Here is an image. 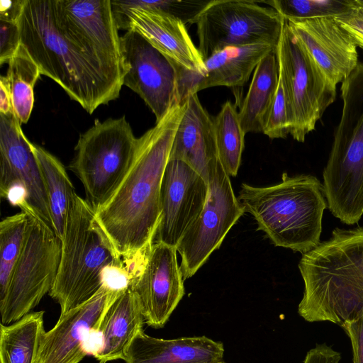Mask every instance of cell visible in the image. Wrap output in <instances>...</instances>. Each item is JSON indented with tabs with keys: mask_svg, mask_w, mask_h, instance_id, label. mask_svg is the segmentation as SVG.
<instances>
[{
	"mask_svg": "<svg viewBox=\"0 0 363 363\" xmlns=\"http://www.w3.org/2000/svg\"><path fill=\"white\" fill-rule=\"evenodd\" d=\"M218 157L228 176L235 177L241 164L245 135L238 112L230 101L224 103L213 118Z\"/></svg>",
	"mask_w": 363,
	"mask_h": 363,
	"instance_id": "obj_28",
	"label": "cell"
},
{
	"mask_svg": "<svg viewBox=\"0 0 363 363\" xmlns=\"http://www.w3.org/2000/svg\"><path fill=\"white\" fill-rule=\"evenodd\" d=\"M184 104L169 160L186 163L207 181L209 165L219 158L213 119L201 105L197 94H189Z\"/></svg>",
	"mask_w": 363,
	"mask_h": 363,
	"instance_id": "obj_20",
	"label": "cell"
},
{
	"mask_svg": "<svg viewBox=\"0 0 363 363\" xmlns=\"http://www.w3.org/2000/svg\"><path fill=\"white\" fill-rule=\"evenodd\" d=\"M44 311L32 312L0 325V363H36L45 333Z\"/></svg>",
	"mask_w": 363,
	"mask_h": 363,
	"instance_id": "obj_26",
	"label": "cell"
},
{
	"mask_svg": "<svg viewBox=\"0 0 363 363\" xmlns=\"http://www.w3.org/2000/svg\"><path fill=\"white\" fill-rule=\"evenodd\" d=\"M121 292L101 286L82 305L60 315L55 325L45 332L36 363H79L86 356L84 341L94 328L100 327L107 308Z\"/></svg>",
	"mask_w": 363,
	"mask_h": 363,
	"instance_id": "obj_17",
	"label": "cell"
},
{
	"mask_svg": "<svg viewBox=\"0 0 363 363\" xmlns=\"http://www.w3.org/2000/svg\"><path fill=\"white\" fill-rule=\"evenodd\" d=\"M285 20L259 2L208 1L197 16L198 50L203 60L230 47L257 43L277 46Z\"/></svg>",
	"mask_w": 363,
	"mask_h": 363,
	"instance_id": "obj_8",
	"label": "cell"
},
{
	"mask_svg": "<svg viewBox=\"0 0 363 363\" xmlns=\"http://www.w3.org/2000/svg\"><path fill=\"white\" fill-rule=\"evenodd\" d=\"M8 65L6 76L10 84L13 113L21 124L26 123L33 108V89L42 74L21 44Z\"/></svg>",
	"mask_w": 363,
	"mask_h": 363,
	"instance_id": "obj_27",
	"label": "cell"
},
{
	"mask_svg": "<svg viewBox=\"0 0 363 363\" xmlns=\"http://www.w3.org/2000/svg\"><path fill=\"white\" fill-rule=\"evenodd\" d=\"M208 194L206 180L186 163L168 160L160 188V218L153 242L176 247L203 210Z\"/></svg>",
	"mask_w": 363,
	"mask_h": 363,
	"instance_id": "obj_13",
	"label": "cell"
},
{
	"mask_svg": "<svg viewBox=\"0 0 363 363\" xmlns=\"http://www.w3.org/2000/svg\"><path fill=\"white\" fill-rule=\"evenodd\" d=\"M294 126L293 116L284 87L279 77L277 90L262 132L271 139L286 138Z\"/></svg>",
	"mask_w": 363,
	"mask_h": 363,
	"instance_id": "obj_31",
	"label": "cell"
},
{
	"mask_svg": "<svg viewBox=\"0 0 363 363\" xmlns=\"http://www.w3.org/2000/svg\"><path fill=\"white\" fill-rule=\"evenodd\" d=\"M57 274L49 295L60 315L91 298L101 287L104 267L122 262L86 199L74 197L61 240Z\"/></svg>",
	"mask_w": 363,
	"mask_h": 363,
	"instance_id": "obj_5",
	"label": "cell"
},
{
	"mask_svg": "<svg viewBox=\"0 0 363 363\" xmlns=\"http://www.w3.org/2000/svg\"><path fill=\"white\" fill-rule=\"evenodd\" d=\"M334 18L363 50V0H352L350 7Z\"/></svg>",
	"mask_w": 363,
	"mask_h": 363,
	"instance_id": "obj_33",
	"label": "cell"
},
{
	"mask_svg": "<svg viewBox=\"0 0 363 363\" xmlns=\"http://www.w3.org/2000/svg\"><path fill=\"white\" fill-rule=\"evenodd\" d=\"M286 21L291 31L334 86L342 83L357 67L359 63L357 46L334 18Z\"/></svg>",
	"mask_w": 363,
	"mask_h": 363,
	"instance_id": "obj_18",
	"label": "cell"
},
{
	"mask_svg": "<svg viewBox=\"0 0 363 363\" xmlns=\"http://www.w3.org/2000/svg\"><path fill=\"white\" fill-rule=\"evenodd\" d=\"M144 323L137 296L129 286L116 298L103 316L99 328L103 347L95 358L99 363L124 360L129 345L143 330Z\"/></svg>",
	"mask_w": 363,
	"mask_h": 363,
	"instance_id": "obj_22",
	"label": "cell"
},
{
	"mask_svg": "<svg viewBox=\"0 0 363 363\" xmlns=\"http://www.w3.org/2000/svg\"><path fill=\"white\" fill-rule=\"evenodd\" d=\"M224 346L205 335L174 339L149 336L140 331L129 345L125 363H220Z\"/></svg>",
	"mask_w": 363,
	"mask_h": 363,
	"instance_id": "obj_21",
	"label": "cell"
},
{
	"mask_svg": "<svg viewBox=\"0 0 363 363\" xmlns=\"http://www.w3.org/2000/svg\"><path fill=\"white\" fill-rule=\"evenodd\" d=\"M13 113L10 84L6 76L0 77V114Z\"/></svg>",
	"mask_w": 363,
	"mask_h": 363,
	"instance_id": "obj_38",
	"label": "cell"
},
{
	"mask_svg": "<svg viewBox=\"0 0 363 363\" xmlns=\"http://www.w3.org/2000/svg\"><path fill=\"white\" fill-rule=\"evenodd\" d=\"M281 79L289 101L294 126L291 135L303 143L336 98L327 79L285 20L276 48Z\"/></svg>",
	"mask_w": 363,
	"mask_h": 363,
	"instance_id": "obj_9",
	"label": "cell"
},
{
	"mask_svg": "<svg viewBox=\"0 0 363 363\" xmlns=\"http://www.w3.org/2000/svg\"><path fill=\"white\" fill-rule=\"evenodd\" d=\"M25 0H1L0 20L18 21Z\"/></svg>",
	"mask_w": 363,
	"mask_h": 363,
	"instance_id": "obj_37",
	"label": "cell"
},
{
	"mask_svg": "<svg viewBox=\"0 0 363 363\" xmlns=\"http://www.w3.org/2000/svg\"><path fill=\"white\" fill-rule=\"evenodd\" d=\"M207 182L205 206L176 247L182 258L179 267L184 280L196 274L245 213L219 158L209 165Z\"/></svg>",
	"mask_w": 363,
	"mask_h": 363,
	"instance_id": "obj_11",
	"label": "cell"
},
{
	"mask_svg": "<svg viewBox=\"0 0 363 363\" xmlns=\"http://www.w3.org/2000/svg\"><path fill=\"white\" fill-rule=\"evenodd\" d=\"M0 195L15 186L23 187L31 212L52 230L50 208L41 172L14 113L0 114Z\"/></svg>",
	"mask_w": 363,
	"mask_h": 363,
	"instance_id": "obj_14",
	"label": "cell"
},
{
	"mask_svg": "<svg viewBox=\"0 0 363 363\" xmlns=\"http://www.w3.org/2000/svg\"><path fill=\"white\" fill-rule=\"evenodd\" d=\"M132 280L123 260L121 263L106 266L101 273V286L114 292H122L128 289Z\"/></svg>",
	"mask_w": 363,
	"mask_h": 363,
	"instance_id": "obj_36",
	"label": "cell"
},
{
	"mask_svg": "<svg viewBox=\"0 0 363 363\" xmlns=\"http://www.w3.org/2000/svg\"><path fill=\"white\" fill-rule=\"evenodd\" d=\"M279 67L276 50L256 67L248 91L239 111L244 133L262 132L279 83Z\"/></svg>",
	"mask_w": 363,
	"mask_h": 363,
	"instance_id": "obj_24",
	"label": "cell"
},
{
	"mask_svg": "<svg viewBox=\"0 0 363 363\" xmlns=\"http://www.w3.org/2000/svg\"><path fill=\"white\" fill-rule=\"evenodd\" d=\"M29 225V216L23 211L4 218L0 223V301L8 291L21 257Z\"/></svg>",
	"mask_w": 363,
	"mask_h": 363,
	"instance_id": "obj_29",
	"label": "cell"
},
{
	"mask_svg": "<svg viewBox=\"0 0 363 363\" xmlns=\"http://www.w3.org/2000/svg\"><path fill=\"white\" fill-rule=\"evenodd\" d=\"M261 3L269 5L288 21L335 18L350 7L352 0H273Z\"/></svg>",
	"mask_w": 363,
	"mask_h": 363,
	"instance_id": "obj_30",
	"label": "cell"
},
{
	"mask_svg": "<svg viewBox=\"0 0 363 363\" xmlns=\"http://www.w3.org/2000/svg\"><path fill=\"white\" fill-rule=\"evenodd\" d=\"M341 98V118L322 184L331 213L353 225L363 215V63L342 83Z\"/></svg>",
	"mask_w": 363,
	"mask_h": 363,
	"instance_id": "obj_6",
	"label": "cell"
},
{
	"mask_svg": "<svg viewBox=\"0 0 363 363\" xmlns=\"http://www.w3.org/2000/svg\"><path fill=\"white\" fill-rule=\"evenodd\" d=\"M18 26L21 44L41 74L89 114L119 96L125 66L84 35L61 0H25Z\"/></svg>",
	"mask_w": 363,
	"mask_h": 363,
	"instance_id": "obj_1",
	"label": "cell"
},
{
	"mask_svg": "<svg viewBox=\"0 0 363 363\" xmlns=\"http://www.w3.org/2000/svg\"><path fill=\"white\" fill-rule=\"evenodd\" d=\"M220 363H225V362H220Z\"/></svg>",
	"mask_w": 363,
	"mask_h": 363,
	"instance_id": "obj_39",
	"label": "cell"
},
{
	"mask_svg": "<svg viewBox=\"0 0 363 363\" xmlns=\"http://www.w3.org/2000/svg\"><path fill=\"white\" fill-rule=\"evenodd\" d=\"M126 6L153 9L171 15L184 24H193L201 11L208 4L204 1H179V0H120Z\"/></svg>",
	"mask_w": 363,
	"mask_h": 363,
	"instance_id": "obj_32",
	"label": "cell"
},
{
	"mask_svg": "<svg viewBox=\"0 0 363 363\" xmlns=\"http://www.w3.org/2000/svg\"><path fill=\"white\" fill-rule=\"evenodd\" d=\"M237 198L275 246L303 255L320 242L328 204L323 184L315 176L290 177L284 172L281 182L272 186L242 183Z\"/></svg>",
	"mask_w": 363,
	"mask_h": 363,
	"instance_id": "obj_4",
	"label": "cell"
},
{
	"mask_svg": "<svg viewBox=\"0 0 363 363\" xmlns=\"http://www.w3.org/2000/svg\"><path fill=\"white\" fill-rule=\"evenodd\" d=\"M298 269L304 283L298 314L340 326L363 306V227L335 228L302 255Z\"/></svg>",
	"mask_w": 363,
	"mask_h": 363,
	"instance_id": "obj_3",
	"label": "cell"
},
{
	"mask_svg": "<svg viewBox=\"0 0 363 363\" xmlns=\"http://www.w3.org/2000/svg\"><path fill=\"white\" fill-rule=\"evenodd\" d=\"M21 257L4 300L1 323L9 325L38 305L52 289L58 272L62 242L54 230L31 211Z\"/></svg>",
	"mask_w": 363,
	"mask_h": 363,
	"instance_id": "obj_10",
	"label": "cell"
},
{
	"mask_svg": "<svg viewBox=\"0 0 363 363\" xmlns=\"http://www.w3.org/2000/svg\"><path fill=\"white\" fill-rule=\"evenodd\" d=\"M20 45L18 21L0 20V65L8 63Z\"/></svg>",
	"mask_w": 363,
	"mask_h": 363,
	"instance_id": "obj_34",
	"label": "cell"
},
{
	"mask_svg": "<svg viewBox=\"0 0 363 363\" xmlns=\"http://www.w3.org/2000/svg\"><path fill=\"white\" fill-rule=\"evenodd\" d=\"M111 2L118 29L139 33L172 61L203 74V60L181 20L157 10L126 6L119 0Z\"/></svg>",
	"mask_w": 363,
	"mask_h": 363,
	"instance_id": "obj_16",
	"label": "cell"
},
{
	"mask_svg": "<svg viewBox=\"0 0 363 363\" xmlns=\"http://www.w3.org/2000/svg\"><path fill=\"white\" fill-rule=\"evenodd\" d=\"M61 3L84 35L102 52L124 65L121 36L111 0H61Z\"/></svg>",
	"mask_w": 363,
	"mask_h": 363,
	"instance_id": "obj_23",
	"label": "cell"
},
{
	"mask_svg": "<svg viewBox=\"0 0 363 363\" xmlns=\"http://www.w3.org/2000/svg\"><path fill=\"white\" fill-rule=\"evenodd\" d=\"M340 327L350 340L353 362L363 363V306Z\"/></svg>",
	"mask_w": 363,
	"mask_h": 363,
	"instance_id": "obj_35",
	"label": "cell"
},
{
	"mask_svg": "<svg viewBox=\"0 0 363 363\" xmlns=\"http://www.w3.org/2000/svg\"><path fill=\"white\" fill-rule=\"evenodd\" d=\"M268 43L230 47L215 52L203 61V74L174 64L177 74V100L182 103L190 94L213 86H243L259 62L276 50Z\"/></svg>",
	"mask_w": 363,
	"mask_h": 363,
	"instance_id": "obj_19",
	"label": "cell"
},
{
	"mask_svg": "<svg viewBox=\"0 0 363 363\" xmlns=\"http://www.w3.org/2000/svg\"><path fill=\"white\" fill-rule=\"evenodd\" d=\"M138 138L125 116L95 120L82 134L69 165L96 213L111 198L133 160Z\"/></svg>",
	"mask_w": 363,
	"mask_h": 363,
	"instance_id": "obj_7",
	"label": "cell"
},
{
	"mask_svg": "<svg viewBox=\"0 0 363 363\" xmlns=\"http://www.w3.org/2000/svg\"><path fill=\"white\" fill-rule=\"evenodd\" d=\"M177 252L174 247L153 242L140 274L130 285L145 323L155 329L164 326L185 294Z\"/></svg>",
	"mask_w": 363,
	"mask_h": 363,
	"instance_id": "obj_15",
	"label": "cell"
},
{
	"mask_svg": "<svg viewBox=\"0 0 363 363\" xmlns=\"http://www.w3.org/2000/svg\"><path fill=\"white\" fill-rule=\"evenodd\" d=\"M184 109V101L175 104L138 138L126 175L111 198L95 213L122 259L153 243L160 218L162 179Z\"/></svg>",
	"mask_w": 363,
	"mask_h": 363,
	"instance_id": "obj_2",
	"label": "cell"
},
{
	"mask_svg": "<svg viewBox=\"0 0 363 363\" xmlns=\"http://www.w3.org/2000/svg\"><path fill=\"white\" fill-rule=\"evenodd\" d=\"M47 194L52 228L61 240L72 201L77 194L65 166L48 150L31 143Z\"/></svg>",
	"mask_w": 363,
	"mask_h": 363,
	"instance_id": "obj_25",
	"label": "cell"
},
{
	"mask_svg": "<svg viewBox=\"0 0 363 363\" xmlns=\"http://www.w3.org/2000/svg\"><path fill=\"white\" fill-rule=\"evenodd\" d=\"M125 74L123 84L135 92L160 121L177 101V74L174 62L139 33L121 36Z\"/></svg>",
	"mask_w": 363,
	"mask_h": 363,
	"instance_id": "obj_12",
	"label": "cell"
}]
</instances>
